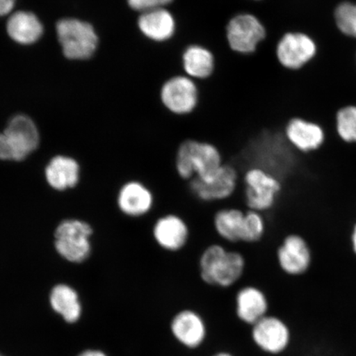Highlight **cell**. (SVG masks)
<instances>
[{
    "mask_svg": "<svg viewBox=\"0 0 356 356\" xmlns=\"http://www.w3.org/2000/svg\"><path fill=\"white\" fill-rule=\"evenodd\" d=\"M247 269L248 259L241 249L220 241L207 245L198 256V277L208 287L233 288L244 280Z\"/></svg>",
    "mask_w": 356,
    "mask_h": 356,
    "instance_id": "cell-1",
    "label": "cell"
},
{
    "mask_svg": "<svg viewBox=\"0 0 356 356\" xmlns=\"http://www.w3.org/2000/svg\"><path fill=\"white\" fill-rule=\"evenodd\" d=\"M225 163L224 155L210 142L186 139L177 147L173 168L181 181L188 182L197 177L208 181Z\"/></svg>",
    "mask_w": 356,
    "mask_h": 356,
    "instance_id": "cell-2",
    "label": "cell"
},
{
    "mask_svg": "<svg viewBox=\"0 0 356 356\" xmlns=\"http://www.w3.org/2000/svg\"><path fill=\"white\" fill-rule=\"evenodd\" d=\"M284 190L283 181L273 172L250 166L241 172V185L234 200L246 210L268 215L275 210Z\"/></svg>",
    "mask_w": 356,
    "mask_h": 356,
    "instance_id": "cell-3",
    "label": "cell"
},
{
    "mask_svg": "<svg viewBox=\"0 0 356 356\" xmlns=\"http://www.w3.org/2000/svg\"><path fill=\"white\" fill-rule=\"evenodd\" d=\"M186 184L195 200L208 206H218L229 203L238 195L241 172L234 163L225 162L210 181H202L195 177Z\"/></svg>",
    "mask_w": 356,
    "mask_h": 356,
    "instance_id": "cell-4",
    "label": "cell"
},
{
    "mask_svg": "<svg viewBox=\"0 0 356 356\" xmlns=\"http://www.w3.org/2000/svg\"><path fill=\"white\" fill-rule=\"evenodd\" d=\"M318 40L302 31H291L282 35L277 46V57L280 65L292 72H298L318 59Z\"/></svg>",
    "mask_w": 356,
    "mask_h": 356,
    "instance_id": "cell-5",
    "label": "cell"
},
{
    "mask_svg": "<svg viewBox=\"0 0 356 356\" xmlns=\"http://www.w3.org/2000/svg\"><path fill=\"white\" fill-rule=\"evenodd\" d=\"M56 34L66 58L87 60L95 54L99 38L93 26L87 22L65 19L57 22Z\"/></svg>",
    "mask_w": 356,
    "mask_h": 356,
    "instance_id": "cell-6",
    "label": "cell"
},
{
    "mask_svg": "<svg viewBox=\"0 0 356 356\" xmlns=\"http://www.w3.org/2000/svg\"><path fill=\"white\" fill-rule=\"evenodd\" d=\"M156 246L168 254L184 252L191 239V228L188 220L181 213L166 211L159 213L151 229Z\"/></svg>",
    "mask_w": 356,
    "mask_h": 356,
    "instance_id": "cell-7",
    "label": "cell"
},
{
    "mask_svg": "<svg viewBox=\"0 0 356 356\" xmlns=\"http://www.w3.org/2000/svg\"><path fill=\"white\" fill-rule=\"evenodd\" d=\"M266 38L265 26L252 13H238L229 20L226 26L229 46L231 50L238 54H252Z\"/></svg>",
    "mask_w": 356,
    "mask_h": 356,
    "instance_id": "cell-8",
    "label": "cell"
},
{
    "mask_svg": "<svg viewBox=\"0 0 356 356\" xmlns=\"http://www.w3.org/2000/svg\"><path fill=\"white\" fill-rule=\"evenodd\" d=\"M199 99L197 82L186 74L168 79L160 90V100L164 108L176 115L193 113L197 108Z\"/></svg>",
    "mask_w": 356,
    "mask_h": 356,
    "instance_id": "cell-9",
    "label": "cell"
},
{
    "mask_svg": "<svg viewBox=\"0 0 356 356\" xmlns=\"http://www.w3.org/2000/svg\"><path fill=\"white\" fill-rule=\"evenodd\" d=\"M275 261L284 275L301 277L310 268L312 251L307 240L298 234H289L275 249Z\"/></svg>",
    "mask_w": 356,
    "mask_h": 356,
    "instance_id": "cell-10",
    "label": "cell"
},
{
    "mask_svg": "<svg viewBox=\"0 0 356 356\" xmlns=\"http://www.w3.org/2000/svg\"><path fill=\"white\" fill-rule=\"evenodd\" d=\"M92 229L86 222L79 220H65L56 231V248L65 259L72 262H81L90 252L88 238Z\"/></svg>",
    "mask_w": 356,
    "mask_h": 356,
    "instance_id": "cell-11",
    "label": "cell"
},
{
    "mask_svg": "<svg viewBox=\"0 0 356 356\" xmlns=\"http://www.w3.org/2000/svg\"><path fill=\"white\" fill-rule=\"evenodd\" d=\"M7 143L10 159L21 161L38 148L39 132L33 120L25 115L13 117L3 132Z\"/></svg>",
    "mask_w": 356,
    "mask_h": 356,
    "instance_id": "cell-12",
    "label": "cell"
},
{
    "mask_svg": "<svg viewBox=\"0 0 356 356\" xmlns=\"http://www.w3.org/2000/svg\"><path fill=\"white\" fill-rule=\"evenodd\" d=\"M284 135L288 143L302 154L317 152L327 140L326 129L321 123L301 117L289 120Z\"/></svg>",
    "mask_w": 356,
    "mask_h": 356,
    "instance_id": "cell-13",
    "label": "cell"
},
{
    "mask_svg": "<svg viewBox=\"0 0 356 356\" xmlns=\"http://www.w3.org/2000/svg\"><path fill=\"white\" fill-rule=\"evenodd\" d=\"M252 337L258 348L271 355L283 353L291 339L286 324L275 316L270 315L252 325Z\"/></svg>",
    "mask_w": 356,
    "mask_h": 356,
    "instance_id": "cell-14",
    "label": "cell"
},
{
    "mask_svg": "<svg viewBox=\"0 0 356 356\" xmlns=\"http://www.w3.org/2000/svg\"><path fill=\"white\" fill-rule=\"evenodd\" d=\"M246 209L230 203L222 204L213 213L211 225L219 241L229 247L241 243Z\"/></svg>",
    "mask_w": 356,
    "mask_h": 356,
    "instance_id": "cell-15",
    "label": "cell"
},
{
    "mask_svg": "<svg viewBox=\"0 0 356 356\" xmlns=\"http://www.w3.org/2000/svg\"><path fill=\"white\" fill-rule=\"evenodd\" d=\"M137 28L143 37L154 43H165L175 38L177 22L175 15L168 8L140 13Z\"/></svg>",
    "mask_w": 356,
    "mask_h": 356,
    "instance_id": "cell-16",
    "label": "cell"
},
{
    "mask_svg": "<svg viewBox=\"0 0 356 356\" xmlns=\"http://www.w3.org/2000/svg\"><path fill=\"white\" fill-rule=\"evenodd\" d=\"M234 305L237 317L252 326L266 317L269 309V300L264 289L251 283L238 288Z\"/></svg>",
    "mask_w": 356,
    "mask_h": 356,
    "instance_id": "cell-17",
    "label": "cell"
},
{
    "mask_svg": "<svg viewBox=\"0 0 356 356\" xmlns=\"http://www.w3.org/2000/svg\"><path fill=\"white\" fill-rule=\"evenodd\" d=\"M175 339L189 349H197L206 340L207 329L202 315L191 309H181L171 322Z\"/></svg>",
    "mask_w": 356,
    "mask_h": 356,
    "instance_id": "cell-18",
    "label": "cell"
},
{
    "mask_svg": "<svg viewBox=\"0 0 356 356\" xmlns=\"http://www.w3.org/2000/svg\"><path fill=\"white\" fill-rule=\"evenodd\" d=\"M154 191L139 181L127 182L120 191L118 204L121 211L130 217H144L155 207Z\"/></svg>",
    "mask_w": 356,
    "mask_h": 356,
    "instance_id": "cell-19",
    "label": "cell"
},
{
    "mask_svg": "<svg viewBox=\"0 0 356 356\" xmlns=\"http://www.w3.org/2000/svg\"><path fill=\"white\" fill-rule=\"evenodd\" d=\"M43 25L33 13L17 11L7 22V33L13 41L20 44H32L43 34Z\"/></svg>",
    "mask_w": 356,
    "mask_h": 356,
    "instance_id": "cell-20",
    "label": "cell"
},
{
    "mask_svg": "<svg viewBox=\"0 0 356 356\" xmlns=\"http://www.w3.org/2000/svg\"><path fill=\"white\" fill-rule=\"evenodd\" d=\"M182 66L186 75L195 81H202L210 78L215 71L216 58L210 49L193 44L182 54Z\"/></svg>",
    "mask_w": 356,
    "mask_h": 356,
    "instance_id": "cell-21",
    "label": "cell"
},
{
    "mask_svg": "<svg viewBox=\"0 0 356 356\" xmlns=\"http://www.w3.org/2000/svg\"><path fill=\"white\" fill-rule=\"evenodd\" d=\"M79 164L73 159L58 156L48 164L46 176L49 184L56 190L73 188L78 184Z\"/></svg>",
    "mask_w": 356,
    "mask_h": 356,
    "instance_id": "cell-22",
    "label": "cell"
},
{
    "mask_svg": "<svg viewBox=\"0 0 356 356\" xmlns=\"http://www.w3.org/2000/svg\"><path fill=\"white\" fill-rule=\"evenodd\" d=\"M51 305L53 309L68 323L76 322L81 314L77 293L65 284H60L52 289Z\"/></svg>",
    "mask_w": 356,
    "mask_h": 356,
    "instance_id": "cell-23",
    "label": "cell"
},
{
    "mask_svg": "<svg viewBox=\"0 0 356 356\" xmlns=\"http://www.w3.org/2000/svg\"><path fill=\"white\" fill-rule=\"evenodd\" d=\"M268 231V220L266 215L261 212L246 210L240 245L260 244L264 242Z\"/></svg>",
    "mask_w": 356,
    "mask_h": 356,
    "instance_id": "cell-24",
    "label": "cell"
},
{
    "mask_svg": "<svg viewBox=\"0 0 356 356\" xmlns=\"http://www.w3.org/2000/svg\"><path fill=\"white\" fill-rule=\"evenodd\" d=\"M337 136L346 145H356V104L338 108L333 118Z\"/></svg>",
    "mask_w": 356,
    "mask_h": 356,
    "instance_id": "cell-25",
    "label": "cell"
},
{
    "mask_svg": "<svg viewBox=\"0 0 356 356\" xmlns=\"http://www.w3.org/2000/svg\"><path fill=\"white\" fill-rule=\"evenodd\" d=\"M332 19L338 32L356 40V2L343 0L338 3L333 8Z\"/></svg>",
    "mask_w": 356,
    "mask_h": 356,
    "instance_id": "cell-26",
    "label": "cell"
},
{
    "mask_svg": "<svg viewBox=\"0 0 356 356\" xmlns=\"http://www.w3.org/2000/svg\"><path fill=\"white\" fill-rule=\"evenodd\" d=\"M175 1V0H127V3L131 10L140 15L155 8H168Z\"/></svg>",
    "mask_w": 356,
    "mask_h": 356,
    "instance_id": "cell-27",
    "label": "cell"
},
{
    "mask_svg": "<svg viewBox=\"0 0 356 356\" xmlns=\"http://www.w3.org/2000/svg\"><path fill=\"white\" fill-rule=\"evenodd\" d=\"M17 0H0V17L10 15Z\"/></svg>",
    "mask_w": 356,
    "mask_h": 356,
    "instance_id": "cell-28",
    "label": "cell"
},
{
    "mask_svg": "<svg viewBox=\"0 0 356 356\" xmlns=\"http://www.w3.org/2000/svg\"><path fill=\"white\" fill-rule=\"evenodd\" d=\"M79 356H106L105 354L97 350H87Z\"/></svg>",
    "mask_w": 356,
    "mask_h": 356,
    "instance_id": "cell-29",
    "label": "cell"
},
{
    "mask_svg": "<svg viewBox=\"0 0 356 356\" xmlns=\"http://www.w3.org/2000/svg\"><path fill=\"white\" fill-rule=\"evenodd\" d=\"M351 244H353V252L356 255V224L354 226L353 234H351Z\"/></svg>",
    "mask_w": 356,
    "mask_h": 356,
    "instance_id": "cell-30",
    "label": "cell"
},
{
    "mask_svg": "<svg viewBox=\"0 0 356 356\" xmlns=\"http://www.w3.org/2000/svg\"><path fill=\"white\" fill-rule=\"evenodd\" d=\"M213 356H233V355L229 353H218Z\"/></svg>",
    "mask_w": 356,
    "mask_h": 356,
    "instance_id": "cell-31",
    "label": "cell"
},
{
    "mask_svg": "<svg viewBox=\"0 0 356 356\" xmlns=\"http://www.w3.org/2000/svg\"><path fill=\"white\" fill-rule=\"evenodd\" d=\"M252 1L259 2V1H262V0H252Z\"/></svg>",
    "mask_w": 356,
    "mask_h": 356,
    "instance_id": "cell-32",
    "label": "cell"
},
{
    "mask_svg": "<svg viewBox=\"0 0 356 356\" xmlns=\"http://www.w3.org/2000/svg\"><path fill=\"white\" fill-rule=\"evenodd\" d=\"M355 65H356V51H355Z\"/></svg>",
    "mask_w": 356,
    "mask_h": 356,
    "instance_id": "cell-33",
    "label": "cell"
},
{
    "mask_svg": "<svg viewBox=\"0 0 356 356\" xmlns=\"http://www.w3.org/2000/svg\"><path fill=\"white\" fill-rule=\"evenodd\" d=\"M0 356H3V355H0Z\"/></svg>",
    "mask_w": 356,
    "mask_h": 356,
    "instance_id": "cell-34",
    "label": "cell"
}]
</instances>
